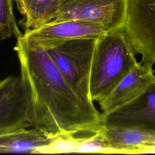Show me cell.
<instances>
[{"mask_svg":"<svg viewBox=\"0 0 155 155\" xmlns=\"http://www.w3.org/2000/svg\"><path fill=\"white\" fill-rule=\"evenodd\" d=\"M124 30L141 62L155 63V0H128Z\"/></svg>","mask_w":155,"mask_h":155,"instance_id":"obj_6","label":"cell"},{"mask_svg":"<svg viewBox=\"0 0 155 155\" xmlns=\"http://www.w3.org/2000/svg\"><path fill=\"white\" fill-rule=\"evenodd\" d=\"M135 54L124 28L107 31L97 39L90 76L93 102L104 99L134 67Z\"/></svg>","mask_w":155,"mask_h":155,"instance_id":"obj_2","label":"cell"},{"mask_svg":"<svg viewBox=\"0 0 155 155\" xmlns=\"http://www.w3.org/2000/svg\"><path fill=\"white\" fill-rule=\"evenodd\" d=\"M33 126L31 94L21 76L0 81V134Z\"/></svg>","mask_w":155,"mask_h":155,"instance_id":"obj_5","label":"cell"},{"mask_svg":"<svg viewBox=\"0 0 155 155\" xmlns=\"http://www.w3.org/2000/svg\"><path fill=\"white\" fill-rule=\"evenodd\" d=\"M100 24L82 20L51 21L37 28L26 30L24 35L34 40L45 50L69 40L98 38L107 32Z\"/></svg>","mask_w":155,"mask_h":155,"instance_id":"obj_8","label":"cell"},{"mask_svg":"<svg viewBox=\"0 0 155 155\" xmlns=\"http://www.w3.org/2000/svg\"><path fill=\"white\" fill-rule=\"evenodd\" d=\"M97 39L69 40L45 50L69 85L89 102H93L90 94V76Z\"/></svg>","mask_w":155,"mask_h":155,"instance_id":"obj_3","label":"cell"},{"mask_svg":"<svg viewBox=\"0 0 155 155\" xmlns=\"http://www.w3.org/2000/svg\"><path fill=\"white\" fill-rule=\"evenodd\" d=\"M59 7V0H24L18 10L24 17L26 31L37 28L53 21Z\"/></svg>","mask_w":155,"mask_h":155,"instance_id":"obj_12","label":"cell"},{"mask_svg":"<svg viewBox=\"0 0 155 155\" xmlns=\"http://www.w3.org/2000/svg\"><path fill=\"white\" fill-rule=\"evenodd\" d=\"M13 1H15L16 4L17 8H19L21 7V5H22V2L24 1V0H13Z\"/></svg>","mask_w":155,"mask_h":155,"instance_id":"obj_15","label":"cell"},{"mask_svg":"<svg viewBox=\"0 0 155 155\" xmlns=\"http://www.w3.org/2000/svg\"><path fill=\"white\" fill-rule=\"evenodd\" d=\"M52 138L35 127L8 132L0 134V153L33 154L36 148L47 144Z\"/></svg>","mask_w":155,"mask_h":155,"instance_id":"obj_11","label":"cell"},{"mask_svg":"<svg viewBox=\"0 0 155 155\" xmlns=\"http://www.w3.org/2000/svg\"><path fill=\"white\" fill-rule=\"evenodd\" d=\"M128 0H59L52 21L82 20L96 23L108 31L125 27Z\"/></svg>","mask_w":155,"mask_h":155,"instance_id":"obj_4","label":"cell"},{"mask_svg":"<svg viewBox=\"0 0 155 155\" xmlns=\"http://www.w3.org/2000/svg\"><path fill=\"white\" fill-rule=\"evenodd\" d=\"M22 35L16 22L12 0H0V39L13 36L18 39Z\"/></svg>","mask_w":155,"mask_h":155,"instance_id":"obj_13","label":"cell"},{"mask_svg":"<svg viewBox=\"0 0 155 155\" xmlns=\"http://www.w3.org/2000/svg\"><path fill=\"white\" fill-rule=\"evenodd\" d=\"M154 71H155V70H154Z\"/></svg>","mask_w":155,"mask_h":155,"instance_id":"obj_16","label":"cell"},{"mask_svg":"<svg viewBox=\"0 0 155 155\" xmlns=\"http://www.w3.org/2000/svg\"><path fill=\"white\" fill-rule=\"evenodd\" d=\"M15 49L31 94L33 127L50 137L99 129L101 113L69 85L44 47L23 34Z\"/></svg>","mask_w":155,"mask_h":155,"instance_id":"obj_1","label":"cell"},{"mask_svg":"<svg viewBox=\"0 0 155 155\" xmlns=\"http://www.w3.org/2000/svg\"><path fill=\"white\" fill-rule=\"evenodd\" d=\"M154 72L153 67L137 62L109 94L99 102L102 113H107L139 95L155 80Z\"/></svg>","mask_w":155,"mask_h":155,"instance_id":"obj_9","label":"cell"},{"mask_svg":"<svg viewBox=\"0 0 155 155\" xmlns=\"http://www.w3.org/2000/svg\"><path fill=\"white\" fill-rule=\"evenodd\" d=\"M101 126L155 133V80L131 101L107 113H101Z\"/></svg>","mask_w":155,"mask_h":155,"instance_id":"obj_7","label":"cell"},{"mask_svg":"<svg viewBox=\"0 0 155 155\" xmlns=\"http://www.w3.org/2000/svg\"><path fill=\"white\" fill-rule=\"evenodd\" d=\"M76 153H99L119 154L112 148L102 134L97 131L89 136L79 137Z\"/></svg>","mask_w":155,"mask_h":155,"instance_id":"obj_14","label":"cell"},{"mask_svg":"<svg viewBox=\"0 0 155 155\" xmlns=\"http://www.w3.org/2000/svg\"><path fill=\"white\" fill-rule=\"evenodd\" d=\"M108 144L119 154H143L155 148V133L131 128L104 127L97 130Z\"/></svg>","mask_w":155,"mask_h":155,"instance_id":"obj_10","label":"cell"}]
</instances>
